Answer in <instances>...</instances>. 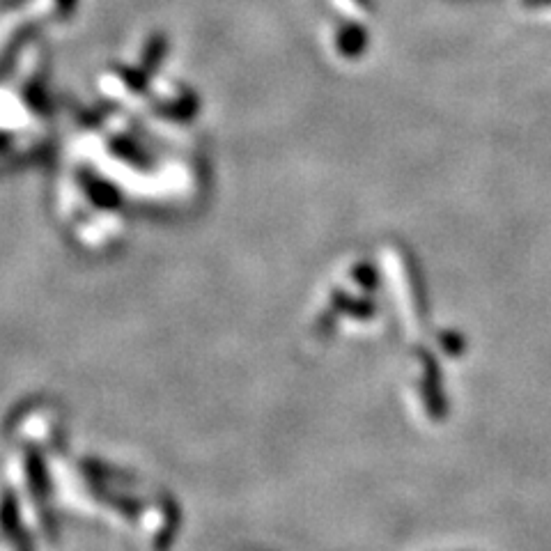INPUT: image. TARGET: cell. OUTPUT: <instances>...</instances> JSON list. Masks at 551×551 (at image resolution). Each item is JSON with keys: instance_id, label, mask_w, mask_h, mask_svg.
<instances>
[{"instance_id": "cell-6", "label": "cell", "mask_w": 551, "mask_h": 551, "mask_svg": "<svg viewBox=\"0 0 551 551\" xmlns=\"http://www.w3.org/2000/svg\"><path fill=\"white\" fill-rule=\"evenodd\" d=\"M522 5L529 10H542V7H551V0H522Z\"/></svg>"}, {"instance_id": "cell-2", "label": "cell", "mask_w": 551, "mask_h": 551, "mask_svg": "<svg viewBox=\"0 0 551 551\" xmlns=\"http://www.w3.org/2000/svg\"><path fill=\"white\" fill-rule=\"evenodd\" d=\"M368 33L359 23H345L336 33V49L343 53L345 58H359L363 51L368 49Z\"/></svg>"}, {"instance_id": "cell-4", "label": "cell", "mask_w": 551, "mask_h": 551, "mask_svg": "<svg viewBox=\"0 0 551 551\" xmlns=\"http://www.w3.org/2000/svg\"><path fill=\"white\" fill-rule=\"evenodd\" d=\"M439 343L444 345L446 354H450V356H462L464 349H467V340H464L460 331H446L444 336L439 338Z\"/></svg>"}, {"instance_id": "cell-3", "label": "cell", "mask_w": 551, "mask_h": 551, "mask_svg": "<svg viewBox=\"0 0 551 551\" xmlns=\"http://www.w3.org/2000/svg\"><path fill=\"white\" fill-rule=\"evenodd\" d=\"M166 51H168V37L166 35H152L150 42H147V46H145L141 72H145L147 76H150L154 69L161 65V60H164Z\"/></svg>"}, {"instance_id": "cell-5", "label": "cell", "mask_w": 551, "mask_h": 551, "mask_svg": "<svg viewBox=\"0 0 551 551\" xmlns=\"http://www.w3.org/2000/svg\"><path fill=\"white\" fill-rule=\"evenodd\" d=\"M56 3L62 17H67V14H72L76 10V0H56Z\"/></svg>"}, {"instance_id": "cell-1", "label": "cell", "mask_w": 551, "mask_h": 551, "mask_svg": "<svg viewBox=\"0 0 551 551\" xmlns=\"http://www.w3.org/2000/svg\"><path fill=\"white\" fill-rule=\"evenodd\" d=\"M425 359V372H428V377H425V402H428V411L432 418H446L448 414V400L444 393V382H441V372L437 368V361L432 359L428 352H423Z\"/></svg>"}]
</instances>
